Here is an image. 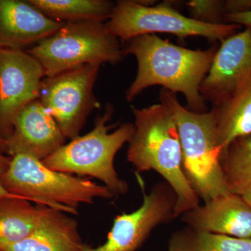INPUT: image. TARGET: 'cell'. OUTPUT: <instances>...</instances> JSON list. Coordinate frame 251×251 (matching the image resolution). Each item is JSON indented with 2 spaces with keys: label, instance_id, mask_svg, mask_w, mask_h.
I'll return each instance as SVG.
<instances>
[{
  "label": "cell",
  "instance_id": "1",
  "mask_svg": "<svg viewBox=\"0 0 251 251\" xmlns=\"http://www.w3.org/2000/svg\"><path fill=\"white\" fill-rule=\"evenodd\" d=\"M217 49H186L156 34L133 38L123 49L125 55L132 54L138 62L136 77L126 92V100L131 101L145 89L160 85L165 90L185 96L191 111L206 112L201 86Z\"/></svg>",
  "mask_w": 251,
  "mask_h": 251
},
{
  "label": "cell",
  "instance_id": "2",
  "mask_svg": "<svg viewBox=\"0 0 251 251\" xmlns=\"http://www.w3.org/2000/svg\"><path fill=\"white\" fill-rule=\"evenodd\" d=\"M134 132L127 158L138 173L154 171L164 178L176 195L175 218L200 205L183 171V153L177 126L162 103L145 108L131 106Z\"/></svg>",
  "mask_w": 251,
  "mask_h": 251
},
{
  "label": "cell",
  "instance_id": "3",
  "mask_svg": "<svg viewBox=\"0 0 251 251\" xmlns=\"http://www.w3.org/2000/svg\"><path fill=\"white\" fill-rule=\"evenodd\" d=\"M160 100L174 119L182 148L183 171L204 202L228 195L218 147L216 110L195 112L181 105L176 94L162 89Z\"/></svg>",
  "mask_w": 251,
  "mask_h": 251
},
{
  "label": "cell",
  "instance_id": "4",
  "mask_svg": "<svg viewBox=\"0 0 251 251\" xmlns=\"http://www.w3.org/2000/svg\"><path fill=\"white\" fill-rule=\"evenodd\" d=\"M11 157L2 176L4 187L11 194L35 204L77 214L80 204H92L97 198L110 200L115 196L105 185L50 169L29 155L17 153Z\"/></svg>",
  "mask_w": 251,
  "mask_h": 251
},
{
  "label": "cell",
  "instance_id": "5",
  "mask_svg": "<svg viewBox=\"0 0 251 251\" xmlns=\"http://www.w3.org/2000/svg\"><path fill=\"white\" fill-rule=\"evenodd\" d=\"M112 115L113 108L108 105L103 115L97 117L93 129L64 144L43 163L53 171L100 180L115 196L126 193L128 185L117 174L114 160L120 149L129 143L134 125L123 124L110 133L114 125L108 123Z\"/></svg>",
  "mask_w": 251,
  "mask_h": 251
},
{
  "label": "cell",
  "instance_id": "6",
  "mask_svg": "<svg viewBox=\"0 0 251 251\" xmlns=\"http://www.w3.org/2000/svg\"><path fill=\"white\" fill-rule=\"evenodd\" d=\"M39 61L46 77L87 64H116L123 59L120 40L105 23H65L57 32L25 50Z\"/></svg>",
  "mask_w": 251,
  "mask_h": 251
},
{
  "label": "cell",
  "instance_id": "7",
  "mask_svg": "<svg viewBox=\"0 0 251 251\" xmlns=\"http://www.w3.org/2000/svg\"><path fill=\"white\" fill-rule=\"evenodd\" d=\"M105 25L110 34L124 41L154 33H167L181 39L202 36L211 41H223L242 29V26L229 23L199 22L180 14L168 1L149 6L132 0L117 1Z\"/></svg>",
  "mask_w": 251,
  "mask_h": 251
},
{
  "label": "cell",
  "instance_id": "8",
  "mask_svg": "<svg viewBox=\"0 0 251 251\" xmlns=\"http://www.w3.org/2000/svg\"><path fill=\"white\" fill-rule=\"evenodd\" d=\"M100 67L87 64L42 81L39 101L66 138L79 136L87 117L100 106L94 93Z\"/></svg>",
  "mask_w": 251,
  "mask_h": 251
},
{
  "label": "cell",
  "instance_id": "9",
  "mask_svg": "<svg viewBox=\"0 0 251 251\" xmlns=\"http://www.w3.org/2000/svg\"><path fill=\"white\" fill-rule=\"evenodd\" d=\"M176 199L166 181L157 183L150 193L143 191V203L138 209L116 216L103 244L93 248L85 244L82 251H138L153 229L176 219Z\"/></svg>",
  "mask_w": 251,
  "mask_h": 251
},
{
  "label": "cell",
  "instance_id": "10",
  "mask_svg": "<svg viewBox=\"0 0 251 251\" xmlns=\"http://www.w3.org/2000/svg\"><path fill=\"white\" fill-rule=\"evenodd\" d=\"M46 77L39 61L25 50L0 49V136L7 140L15 118L38 100Z\"/></svg>",
  "mask_w": 251,
  "mask_h": 251
},
{
  "label": "cell",
  "instance_id": "11",
  "mask_svg": "<svg viewBox=\"0 0 251 251\" xmlns=\"http://www.w3.org/2000/svg\"><path fill=\"white\" fill-rule=\"evenodd\" d=\"M251 74V28L246 27L221 41L201 94L219 106Z\"/></svg>",
  "mask_w": 251,
  "mask_h": 251
},
{
  "label": "cell",
  "instance_id": "12",
  "mask_svg": "<svg viewBox=\"0 0 251 251\" xmlns=\"http://www.w3.org/2000/svg\"><path fill=\"white\" fill-rule=\"evenodd\" d=\"M58 125L38 100L26 105L15 118L7 141L9 156L25 153L44 161L65 143Z\"/></svg>",
  "mask_w": 251,
  "mask_h": 251
},
{
  "label": "cell",
  "instance_id": "13",
  "mask_svg": "<svg viewBox=\"0 0 251 251\" xmlns=\"http://www.w3.org/2000/svg\"><path fill=\"white\" fill-rule=\"evenodd\" d=\"M64 24L47 17L27 0H0V49L26 50Z\"/></svg>",
  "mask_w": 251,
  "mask_h": 251
},
{
  "label": "cell",
  "instance_id": "14",
  "mask_svg": "<svg viewBox=\"0 0 251 251\" xmlns=\"http://www.w3.org/2000/svg\"><path fill=\"white\" fill-rule=\"evenodd\" d=\"M188 227L231 237L251 238V207L242 196L229 193L181 216Z\"/></svg>",
  "mask_w": 251,
  "mask_h": 251
},
{
  "label": "cell",
  "instance_id": "15",
  "mask_svg": "<svg viewBox=\"0 0 251 251\" xmlns=\"http://www.w3.org/2000/svg\"><path fill=\"white\" fill-rule=\"evenodd\" d=\"M84 244L76 220L50 207L30 235L0 251H82Z\"/></svg>",
  "mask_w": 251,
  "mask_h": 251
},
{
  "label": "cell",
  "instance_id": "16",
  "mask_svg": "<svg viewBox=\"0 0 251 251\" xmlns=\"http://www.w3.org/2000/svg\"><path fill=\"white\" fill-rule=\"evenodd\" d=\"M215 108L218 147L221 158L232 140L251 133V74Z\"/></svg>",
  "mask_w": 251,
  "mask_h": 251
},
{
  "label": "cell",
  "instance_id": "17",
  "mask_svg": "<svg viewBox=\"0 0 251 251\" xmlns=\"http://www.w3.org/2000/svg\"><path fill=\"white\" fill-rule=\"evenodd\" d=\"M50 208L43 204L34 205L21 198L0 199V248L30 235L45 219Z\"/></svg>",
  "mask_w": 251,
  "mask_h": 251
},
{
  "label": "cell",
  "instance_id": "18",
  "mask_svg": "<svg viewBox=\"0 0 251 251\" xmlns=\"http://www.w3.org/2000/svg\"><path fill=\"white\" fill-rule=\"evenodd\" d=\"M54 21L64 23H104L111 17L115 4L108 0H27Z\"/></svg>",
  "mask_w": 251,
  "mask_h": 251
},
{
  "label": "cell",
  "instance_id": "19",
  "mask_svg": "<svg viewBox=\"0 0 251 251\" xmlns=\"http://www.w3.org/2000/svg\"><path fill=\"white\" fill-rule=\"evenodd\" d=\"M167 251H251V238L212 233L187 226L172 234Z\"/></svg>",
  "mask_w": 251,
  "mask_h": 251
},
{
  "label": "cell",
  "instance_id": "20",
  "mask_svg": "<svg viewBox=\"0 0 251 251\" xmlns=\"http://www.w3.org/2000/svg\"><path fill=\"white\" fill-rule=\"evenodd\" d=\"M225 181L231 193L242 196L251 187V133L229 144L221 158Z\"/></svg>",
  "mask_w": 251,
  "mask_h": 251
},
{
  "label": "cell",
  "instance_id": "21",
  "mask_svg": "<svg viewBox=\"0 0 251 251\" xmlns=\"http://www.w3.org/2000/svg\"><path fill=\"white\" fill-rule=\"evenodd\" d=\"M225 1L191 0L186 3L191 18L209 24L224 23Z\"/></svg>",
  "mask_w": 251,
  "mask_h": 251
},
{
  "label": "cell",
  "instance_id": "22",
  "mask_svg": "<svg viewBox=\"0 0 251 251\" xmlns=\"http://www.w3.org/2000/svg\"><path fill=\"white\" fill-rule=\"evenodd\" d=\"M250 11L251 0H228L225 1V15L242 14Z\"/></svg>",
  "mask_w": 251,
  "mask_h": 251
},
{
  "label": "cell",
  "instance_id": "23",
  "mask_svg": "<svg viewBox=\"0 0 251 251\" xmlns=\"http://www.w3.org/2000/svg\"><path fill=\"white\" fill-rule=\"evenodd\" d=\"M11 157L5 156L4 153H0V199L4 198H21L19 196H15L9 193L6 188L4 187L2 182V176L4 175L7 168H9L10 161H11ZM24 199V198H23Z\"/></svg>",
  "mask_w": 251,
  "mask_h": 251
},
{
  "label": "cell",
  "instance_id": "24",
  "mask_svg": "<svg viewBox=\"0 0 251 251\" xmlns=\"http://www.w3.org/2000/svg\"><path fill=\"white\" fill-rule=\"evenodd\" d=\"M224 21V23L251 28V11L242 14L225 15Z\"/></svg>",
  "mask_w": 251,
  "mask_h": 251
},
{
  "label": "cell",
  "instance_id": "25",
  "mask_svg": "<svg viewBox=\"0 0 251 251\" xmlns=\"http://www.w3.org/2000/svg\"><path fill=\"white\" fill-rule=\"evenodd\" d=\"M241 196L243 200L251 207V187L247 190Z\"/></svg>",
  "mask_w": 251,
  "mask_h": 251
},
{
  "label": "cell",
  "instance_id": "26",
  "mask_svg": "<svg viewBox=\"0 0 251 251\" xmlns=\"http://www.w3.org/2000/svg\"><path fill=\"white\" fill-rule=\"evenodd\" d=\"M7 151V141L0 136V153H6Z\"/></svg>",
  "mask_w": 251,
  "mask_h": 251
}]
</instances>
